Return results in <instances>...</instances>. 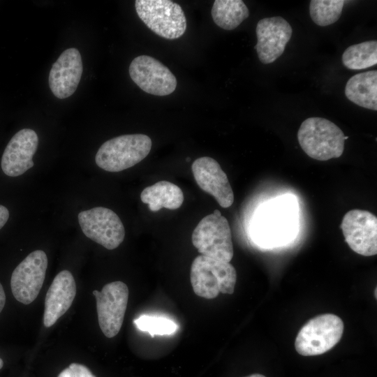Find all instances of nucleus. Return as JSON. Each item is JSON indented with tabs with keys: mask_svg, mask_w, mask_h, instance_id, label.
Here are the masks:
<instances>
[{
	"mask_svg": "<svg viewBox=\"0 0 377 377\" xmlns=\"http://www.w3.org/2000/svg\"><path fill=\"white\" fill-rule=\"evenodd\" d=\"M297 228L296 206L290 198H277L258 212L253 226V237L260 245L284 244L295 235Z\"/></svg>",
	"mask_w": 377,
	"mask_h": 377,
	"instance_id": "obj_1",
	"label": "nucleus"
},
{
	"mask_svg": "<svg viewBox=\"0 0 377 377\" xmlns=\"http://www.w3.org/2000/svg\"><path fill=\"white\" fill-rule=\"evenodd\" d=\"M347 138L339 126L322 117L305 119L297 132L302 150L311 158L318 161L340 157Z\"/></svg>",
	"mask_w": 377,
	"mask_h": 377,
	"instance_id": "obj_2",
	"label": "nucleus"
},
{
	"mask_svg": "<svg viewBox=\"0 0 377 377\" xmlns=\"http://www.w3.org/2000/svg\"><path fill=\"white\" fill-rule=\"evenodd\" d=\"M190 280L195 295L214 299L219 293H234L237 272L230 263L199 255L191 264Z\"/></svg>",
	"mask_w": 377,
	"mask_h": 377,
	"instance_id": "obj_3",
	"label": "nucleus"
},
{
	"mask_svg": "<svg viewBox=\"0 0 377 377\" xmlns=\"http://www.w3.org/2000/svg\"><path fill=\"white\" fill-rule=\"evenodd\" d=\"M151 148V140L147 135H123L103 142L96 154L95 161L105 171L120 172L142 161Z\"/></svg>",
	"mask_w": 377,
	"mask_h": 377,
	"instance_id": "obj_4",
	"label": "nucleus"
},
{
	"mask_svg": "<svg viewBox=\"0 0 377 377\" xmlns=\"http://www.w3.org/2000/svg\"><path fill=\"white\" fill-rule=\"evenodd\" d=\"M191 239L193 246L202 256L228 263L233 257L230 227L218 209L200 221Z\"/></svg>",
	"mask_w": 377,
	"mask_h": 377,
	"instance_id": "obj_5",
	"label": "nucleus"
},
{
	"mask_svg": "<svg viewBox=\"0 0 377 377\" xmlns=\"http://www.w3.org/2000/svg\"><path fill=\"white\" fill-rule=\"evenodd\" d=\"M138 17L158 36L177 39L185 33L186 19L182 7L169 0H136Z\"/></svg>",
	"mask_w": 377,
	"mask_h": 377,
	"instance_id": "obj_6",
	"label": "nucleus"
},
{
	"mask_svg": "<svg viewBox=\"0 0 377 377\" xmlns=\"http://www.w3.org/2000/svg\"><path fill=\"white\" fill-rule=\"evenodd\" d=\"M343 327L342 320L334 314L325 313L311 318L297 334L296 351L303 356L326 353L340 341Z\"/></svg>",
	"mask_w": 377,
	"mask_h": 377,
	"instance_id": "obj_7",
	"label": "nucleus"
},
{
	"mask_svg": "<svg viewBox=\"0 0 377 377\" xmlns=\"http://www.w3.org/2000/svg\"><path fill=\"white\" fill-rule=\"evenodd\" d=\"M78 222L86 237L107 249L117 248L125 237L124 226L119 216L103 207H96L78 214Z\"/></svg>",
	"mask_w": 377,
	"mask_h": 377,
	"instance_id": "obj_8",
	"label": "nucleus"
},
{
	"mask_svg": "<svg viewBox=\"0 0 377 377\" xmlns=\"http://www.w3.org/2000/svg\"><path fill=\"white\" fill-rule=\"evenodd\" d=\"M96 300L99 327L108 338L116 336L122 325L128 299V288L122 281L105 285L93 291Z\"/></svg>",
	"mask_w": 377,
	"mask_h": 377,
	"instance_id": "obj_9",
	"label": "nucleus"
},
{
	"mask_svg": "<svg viewBox=\"0 0 377 377\" xmlns=\"http://www.w3.org/2000/svg\"><path fill=\"white\" fill-rule=\"evenodd\" d=\"M47 258L42 250L29 253L13 270L10 287L14 297L24 304L33 302L43 286Z\"/></svg>",
	"mask_w": 377,
	"mask_h": 377,
	"instance_id": "obj_10",
	"label": "nucleus"
},
{
	"mask_svg": "<svg viewBox=\"0 0 377 377\" xmlns=\"http://www.w3.org/2000/svg\"><path fill=\"white\" fill-rule=\"evenodd\" d=\"M345 241L355 253L371 256L377 253V218L367 210L351 209L341 223Z\"/></svg>",
	"mask_w": 377,
	"mask_h": 377,
	"instance_id": "obj_11",
	"label": "nucleus"
},
{
	"mask_svg": "<svg viewBox=\"0 0 377 377\" xmlns=\"http://www.w3.org/2000/svg\"><path fill=\"white\" fill-rule=\"evenodd\" d=\"M128 71L132 80L146 93L163 96L172 94L176 89L175 76L168 67L151 57H135Z\"/></svg>",
	"mask_w": 377,
	"mask_h": 377,
	"instance_id": "obj_12",
	"label": "nucleus"
},
{
	"mask_svg": "<svg viewBox=\"0 0 377 377\" xmlns=\"http://www.w3.org/2000/svg\"><path fill=\"white\" fill-rule=\"evenodd\" d=\"M257 43L254 48L259 60L264 64L275 61L283 53L293 29L282 17H265L256 25Z\"/></svg>",
	"mask_w": 377,
	"mask_h": 377,
	"instance_id": "obj_13",
	"label": "nucleus"
},
{
	"mask_svg": "<svg viewBox=\"0 0 377 377\" xmlns=\"http://www.w3.org/2000/svg\"><path fill=\"white\" fill-rule=\"evenodd\" d=\"M191 170L198 186L212 195L221 207L228 208L232 205L234 193L228 176L215 159L198 158L193 163Z\"/></svg>",
	"mask_w": 377,
	"mask_h": 377,
	"instance_id": "obj_14",
	"label": "nucleus"
},
{
	"mask_svg": "<svg viewBox=\"0 0 377 377\" xmlns=\"http://www.w3.org/2000/svg\"><path fill=\"white\" fill-rule=\"evenodd\" d=\"M38 145V138L34 130L24 128L17 132L2 155L1 166L3 173L9 177H17L31 168Z\"/></svg>",
	"mask_w": 377,
	"mask_h": 377,
	"instance_id": "obj_15",
	"label": "nucleus"
},
{
	"mask_svg": "<svg viewBox=\"0 0 377 377\" xmlns=\"http://www.w3.org/2000/svg\"><path fill=\"white\" fill-rule=\"evenodd\" d=\"M82 73V61L79 50L71 47L64 50L53 64L48 82L53 94L63 99L76 90Z\"/></svg>",
	"mask_w": 377,
	"mask_h": 377,
	"instance_id": "obj_16",
	"label": "nucleus"
},
{
	"mask_svg": "<svg viewBox=\"0 0 377 377\" xmlns=\"http://www.w3.org/2000/svg\"><path fill=\"white\" fill-rule=\"evenodd\" d=\"M76 295L74 277L68 270H62L54 277L45 300L43 323L52 326L71 306Z\"/></svg>",
	"mask_w": 377,
	"mask_h": 377,
	"instance_id": "obj_17",
	"label": "nucleus"
},
{
	"mask_svg": "<svg viewBox=\"0 0 377 377\" xmlns=\"http://www.w3.org/2000/svg\"><path fill=\"white\" fill-rule=\"evenodd\" d=\"M346 98L364 108L377 110V71L352 76L345 87Z\"/></svg>",
	"mask_w": 377,
	"mask_h": 377,
	"instance_id": "obj_18",
	"label": "nucleus"
},
{
	"mask_svg": "<svg viewBox=\"0 0 377 377\" xmlns=\"http://www.w3.org/2000/svg\"><path fill=\"white\" fill-rule=\"evenodd\" d=\"M140 199L155 212L162 208H179L184 202V194L177 185L168 181H160L146 187L140 194Z\"/></svg>",
	"mask_w": 377,
	"mask_h": 377,
	"instance_id": "obj_19",
	"label": "nucleus"
},
{
	"mask_svg": "<svg viewBox=\"0 0 377 377\" xmlns=\"http://www.w3.org/2000/svg\"><path fill=\"white\" fill-rule=\"evenodd\" d=\"M211 14L218 27L232 30L249 16V10L242 0H216Z\"/></svg>",
	"mask_w": 377,
	"mask_h": 377,
	"instance_id": "obj_20",
	"label": "nucleus"
},
{
	"mask_svg": "<svg viewBox=\"0 0 377 377\" xmlns=\"http://www.w3.org/2000/svg\"><path fill=\"white\" fill-rule=\"evenodd\" d=\"M342 63L350 70H362L377 64V41L368 40L347 47L341 57Z\"/></svg>",
	"mask_w": 377,
	"mask_h": 377,
	"instance_id": "obj_21",
	"label": "nucleus"
},
{
	"mask_svg": "<svg viewBox=\"0 0 377 377\" xmlns=\"http://www.w3.org/2000/svg\"><path fill=\"white\" fill-rule=\"evenodd\" d=\"M345 3L343 0H311L309 4L311 18L320 27L332 24L341 17Z\"/></svg>",
	"mask_w": 377,
	"mask_h": 377,
	"instance_id": "obj_22",
	"label": "nucleus"
},
{
	"mask_svg": "<svg viewBox=\"0 0 377 377\" xmlns=\"http://www.w3.org/2000/svg\"><path fill=\"white\" fill-rule=\"evenodd\" d=\"M133 323L139 330L149 332L151 337L172 334L177 330L175 323L163 317L142 315L135 319Z\"/></svg>",
	"mask_w": 377,
	"mask_h": 377,
	"instance_id": "obj_23",
	"label": "nucleus"
},
{
	"mask_svg": "<svg viewBox=\"0 0 377 377\" xmlns=\"http://www.w3.org/2000/svg\"><path fill=\"white\" fill-rule=\"evenodd\" d=\"M57 377H96V376L87 367L74 362L62 370Z\"/></svg>",
	"mask_w": 377,
	"mask_h": 377,
	"instance_id": "obj_24",
	"label": "nucleus"
},
{
	"mask_svg": "<svg viewBox=\"0 0 377 377\" xmlns=\"http://www.w3.org/2000/svg\"><path fill=\"white\" fill-rule=\"evenodd\" d=\"M9 218L8 209L1 205H0V230L6 223Z\"/></svg>",
	"mask_w": 377,
	"mask_h": 377,
	"instance_id": "obj_25",
	"label": "nucleus"
},
{
	"mask_svg": "<svg viewBox=\"0 0 377 377\" xmlns=\"http://www.w3.org/2000/svg\"><path fill=\"white\" fill-rule=\"evenodd\" d=\"M6 304V294L2 285L0 283V313L2 311Z\"/></svg>",
	"mask_w": 377,
	"mask_h": 377,
	"instance_id": "obj_26",
	"label": "nucleus"
},
{
	"mask_svg": "<svg viewBox=\"0 0 377 377\" xmlns=\"http://www.w3.org/2000/svg\"><path fill=\"white\" fill-rule=\"evenodd\" d=\"M246 377H266V376L260 374H253Z\"/></svg>",
	"mask_w": 377,
	"mask_h": 377,
	"instance_id": "obj_27",
	"label": "nucleus"
},
{
	"mask_svg": "<svg viewBox=\"0 0 377 377\" xmlns=\"http://www.w3.org/2000/svg\"><path fill=\"white\" fill-rule=\"evenodd\" d=\"M3 362L2 359L0 357V369L3 367Z\"/></svg>",
	"mask_w": 377,
	"mask_h": 377,
	"instance_id": "obj_28",
	"label": "nucleus"
},
{
	"mask_svg": "<svg viewBox=\"0 0 377 377\" xmlns=\"http://www.w3.org/2000/svg\"><path fill=\"white\" fill-rule=\"evenodd\" d=\"M375 297L376 298L377 297V289L376 288L375 289Z\"/></svg>",
	"mask_w": 377,
	"mask_h": 377,
	"instance_id": "obj_29",
	"label": "nucleus"
}]
</instances>
